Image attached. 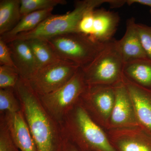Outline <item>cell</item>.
<instances>
[{
	"label": "cell",
	"mask_w": 151,
	"mask_h": 151,
	"mask_svg": "<svg viewBox=\"0 0 151 151\" xmlns=\"http://www.w3.org/2000/svg\"><path fill=\"white\" fill-rule=\"evenodd\" d=\"M105 132L117 151H151V135L140 127Z\"/></svg>",
	"instance_id": "cell-10"
},
{
	"label": "cell",
	"mask_w": 151,
	"mask_h": 151,
	"mask_svg": "<svg viewBox=\"0 0 151 151\" xmlns=\"http://www.w3.org/2000/svg\"><path fill=\"white\" fill-rule=\"evenodd\" d=\"M46 41L59 58L73 63L81 68L90 64L105 44L78 32L58 36Z\"/></svg>",
	"instance_id": "cell-5"
},
{
	"label": "cell",
	"mask_w": 151,
	"mask_h": 151,
	"mask_svg": "<svg viewBox=\"0 0 151 151\" xmlns=\"http://www.w3.org/2000/svg\"><path fill=\"white\" fill-rule=\"evenodd\" d=\"M125 34L117 40L118 47L124 62L148 58L138 34L137 23L134 17L128 19Z\"/></svg>",
	"instance_id": "cell-15"
},
{
	"label": "cell",
	"mask_w": 151,
	"mask_h": 151,
	"mask_svg": "<svg viewBox=\"0 0 151 151\" xmlns=\"http://www.w3.org/2000/svg\"><path fill=\"white\" fill-rule=\"evenodd\" d=\"M26 41L35 57L38 69L60 59L46 40L34 39Z\"/></svg>",
	"instance_id": "cell-19"
},
{
	"label": "cell",
	"mask_w": 151,
	"mask_h": 151,
	"mask_svg": "<svg viewBox=\"0 0 151 151\" xmlns=\"http://www.w3.org/2000/svg\"><path fill=\"white\" fill-rule=\"evenodd\" d=\"M8 45L16 69L21 78L29 80L38 70L36 60L27 41L15 40Z\"/></svg>",
	"instance_id": "cell-14"
},
{
	"label": "cell",
	"mask_w": 151,
	"mask_h": 151,
	"mask_svg": "<svg viewBox=\"0 0 151 151\" xmlns=\"http://www.w3.org/2000/svg\"><path fill=\"white\" fill-rule=\"evenodd\" d=\"M110 0H82L76 1L73 10L62 15L49 17L35 29L18 35L10 40H28L34 39L48 40L58 36L78 32L79 22L87 12L95 9Z\"/></svg>",
	"instance_id": "cell-3"
},
{
	"label": "cell",
	"mask_w": 151,
	"mask_h": 151,
	"mask_svg": "<svg viewBox=\"0 0 151 151\" xmlns=\"http://www.w3.org/2000/svg\"><path fill=\"white\" fill-rule=\"evenodd\" d=\"M123 81L132 99L139 126L151 135V90L134 84L124 75Z\"/></svg>",
	"instance_id": "cell-12"
},
{
	"label": "cell",
	"mask_w": 151,
	"mask_h": 151,
	"mask_svg": "<svg viewBox=\"0 0 151 151\" xmlns=\"http://www.w3.org/2000/svg\"><path fill=\"white\" fill-rule=\"evenodd\" d=\"M14 89L37 151H61L63 138L60 124L45 110L27 80L20 77Z\"/></svg>",
	"instance_id": "cell-1"
},
{
	"label": "cell",
	"mask_w": 151,
	"mask_h": 151,
	"mask_svg": "<svg viewBox=\"0 0 151 151\" xmlns=\"http://www.w3.org/2000/svg\"><path fill=\"white\" fill-rule=\"evenodd\" d=\"M80 68L73 63L59 59L40 68L27 81L38 96H42L66 84Z\"/></svg>",
	"instance_id": "cell-7"
},
{
	"label": "cell",
	"mask_w": 151,
	"mask_h": 151,
	"mask_svg": "<svg viewBox=\"0 0 151 151\" xmlns=\"http://www.w3.org/2000/svg\"><path fill=\"white\" fill-rule=\"evenodd\" d=\"M115 100L114 86L88 85L79 102L91 119L107 131Z\"/></svg>",
	"instance_id": "cell-8"
},
{
	"label": "cell",
	"mask_w": 151,
	"mask_h": 151,
	"mask_svg": "<svg viewBox=\"0 0 151 151\" xmlns=\"http://www.w3.org/2000/svg\"><path fill=\"white\" fill-rule=\"evenodd\" d=\"M114 86L115 103L108 130L139 127L132 99L124 81L122 80Z\"/></svg>",
	"instance_id": "cell-9"
},
{
	"label": "cell",
	"mask_w": 151,
	"mask_h": 151,
	"mask_svg": "<svg viewBox=\"0 0 151 151\" xmlns=\"http://www.w3.org/2000/svg\"><path fill=\"white\" fill-rule=\"evenodd\" d=\"M20 78L15 68L0 65V89L14 88Z\"/></svg>",
	"instance_id": "cell-22"
},
{
	"label": "cell",
	"mask_w": 151,
	"mask_h": 151,
	"mask_svg": "<svg viewBox=\"0 0 151 151\" xmlns=\"http://www.w3.org/2000/svg\"><path fill=\"white\" fill-rule=\"evenodd\" d=\"M53 9L36 11L23 17L14 28L4 35L0 36V38L8 43L12 39L18 35L32 30L52 14Z\"/></svg>",
	"instance_id": "cell-17"
},
{
	"label": "cell",
	"mask_w": 151,
	"mask_h": 151,
	"mask_svg": "<svg viewBox=\"0 0 151 151\" xmlns=\"http://www.w3.org/2000/svg\"><path fill=\"white\" fill-rule=\"evenodd\" d=\"M21 111V105L14 88L0 89V114Z\"/></svg>",
	"instance_id": "cell-21"
},
{
	"label": "cell",
	"mask_w": 151,
	"mask_h": 151,
	"mask_svg": "<svg viewBox=\"0 0 151 151\" xmlns=\"http://www.w3.org/2000/svg\"><path fill=\"white\" fill-rule=\"evenodd\" d=\"M63 138L61 151H80L72 143Z\"/></svg>",
	"instance_id": "cell-26"
},
{
	"label": "cell",
	"mask_w": 151,
	"mask_h": 151,
	"mask_svg": "<svg viewBox=\"0 0 151 151\" xmlns=\"http://www.w3.org/2000/svg\"><path fill=\"white\" fill-rule=\"evenodd\" d=\"M0 151H21L11 137L6 125L0 118Z\"/></svg>",
	"instance_id": "cell-23"
},
{
	"label": "cell",
	"mask_w": 151,
	"mask_h": 151,
	"mask_svg": "<svg viewBox=\"0 0 151 151\" xmlns=\"http://www.w3.org/2000/svg\"><path fill=\"white\" fill-rule=\"evenodd\" d=\"M150 13L151 15V9L150 10Z\"/></svg>",
	"instance_id": "cell-28"
},
{
	"label": "cell",
	"mask_w": 151,
	"mask_h": 151,
	"mask_svg": "<svg viewBox=\"0 0 151 151\" xmlns=\"http://www.w3.org/2000/svg\"><path fill=\"white\" fill-rule=\"evenodd\" d=\"M120 20L117 13L102 9L94 10L88 36L100 43H107L113 39Z\"/></svg>",
	"instance_id": "cell-13"
},
{
	"label": "cell",
	"mask_w": 151,
	"mask_h": 151,
	"mask_svg": "<svg viewBox=\"0 0 151 151\" xmlns=\"http://www.w3.org/2000/svg\"><path fill=\"white\" fill-rule=\"evenodd\" d=\"M0 65L8 66L16 69L8 45L0 38Z\"/></svg>",
	"instance_id": "cell-25"
},
{
	"label": "cell",
	"mask_w": 151,
	"mask_h": 151,
	"mask_svg": "<svg viewBox=\"0 0 151 151\" xmlns=\"http://www.w3.org/2000/svg\"><path fill=\"white\" fill-rule=\"evenodd\" d=\"M59 124L63 138L80 151H117L105 130L91 119L80 102Z\"/></svg>",
	"instance_id": "cell-2"
},
{
	"label": "cell",
	"mask_w": 151,
	"mask_h": 151,
	"mask_svg": "<svg viewBox=\"0 0 151 151\" xmlns=\"http://www.w3.org/2000/svg\"><path fill=\"white\" fill-rule=\"evenodd\" d=\"M125 63L113 38L90 64L81 68L87 85L114 86L123 80Z\"/></svg>",
	"instance_id": "cell-4"
},
{
	"label": "cell",
	"mask_w": 151,
	"mask_h": 151,
	"mask_svg": "<svg viewBox=\"0 0 151 151\" xmlns=\"http://www.w3.org/2000/svg\"><path fill=\"white\" fill-rule=\"evenodd\" d=\"M65 0H20L22 17L28 14L47 9L54 8L59 5L66 4Z\"/></svg>",
	"instance_id": "cell-20"
},
{
	"label": "cell",
	"mask_w": 151,
	"mask_h": 151,
	"mask_svg": "<svg viewBox=\"0 0 151 151\" xmlns=\"http://www.w3.org/2000/svg\"><path fill=\"white\" fill-rule=\"evenodd\" d=\"M8 129L11 137L21 151H37L31 133L22 111L0 114Z\"/></svg>",
	"instance_id": "cell-11"
},
{
	"label": "cell",
	"mask_w": 151,
	"mask_h": 151,
	"mask_svg": "<svg viewBox=\"0 0 151 151\" xmlns=\"http://www.w3.org/2000/svg\"><path fill=\"white\" fill-rule=\"evenodd\" d=\"M137 28L143 49L148 58L151 60V26L137 24Z\"/></svg>",
	"instance_id": "cell-24"
},
{
	"label": "cell",
	"mask_w": 151,
	"mask_h": 151,
	"mask_svg": "<svg viewBox=\"0 0 151 151\" xmlns=\"http://www.w3.org/2000/svg\"><path fill=\"white\" fill-rule=\"evenodd\" d=\"M123 75L134 84L151 90V60L149 58L125 63Z\"/></svg>",
	"instance_id": "cell-16"
},
{
	"label": "cell",
	"mask_w": 151,
	"mask_h": 151,
	"mask_svg": "<svg viewBox=\"0 0 151 151\" xmlns=\"http://www.w3.org/2000/svg\"><path fill=\"white\" fill-rule=\"evenodd\" d=\"M22 18L20 0H1L0 35L12 30Z\"/></svg>",
	"instance_id": "cell-18"
},
{
	"label": "cell",
	"mask_w": 151,
	"mask_h": 151,
	"mask_svg": "<svg viewBox=\"0 0 151 151\" xmlns=\"http://www.w3.org/2000/svg\"><path fill=\"white\" fill-rule=\"evenodd\" d=\"M135 3L151 7V0H128L126 4L130 6Z\"/></svg>",
	"instance_id": "cell-27"
},
{
	"label": "cell",
	"mask_w": 151,
	"mask_h": 151,
	"mask_svg": "<svg viewBox=\"0 0 151 151\" xmlns=\"http://www.w3.org/2000/svg\"><path fill=\"white\" fill-rule=\"evenodd\" d=\"M88 85L81 68L64 85L53 92L39 96L47 113L60 124L79 102Z\"/></svg>",
	"instance_id": "cell-6"
}]
</instances>
